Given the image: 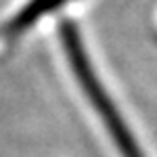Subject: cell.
Here are the masks:
<instances>
[{
  "instance_id": "2",
  "label": "cell",
  "mask_w": 157,
  "mask_h": 157,
  "mask_svg": "<svg viewBox=\"0 0 157 157\" xmlns=\"http://www.w3.org/2000/svg\"><path fill=\"white\" fill-rule=\"evenodd\" d=\"M63 2H67V0H29L9 23L0 27V50L11 48L13 42L21 34H25L40 17H44V15L52 13L55 9L63 6Z\"/></svg>"
},
{
  "instance_id": "1",
  "label": "cell",
  "mask_w": 157,
  "mask_h": 157,
  "mask_svg": "<svg viewBox=\"0 0 157 157\" xmlns=\"http://www.w3.org/2000/svg\"><path fill=\"white\" fill-rule=\"evenodd\" d=\"M61 42H63V48H65V55H67V63L71 67L75 80L80 82L88 103L98 113V117L103 121V126L107 128L113 145L117 147L120 155L121 157H145L140 147L134 140L132 130L128 128V124L121 117L120 109L115 107L113 98L107 94L103 82L98 80L97 71L92 69V65L88 61V55L84 50V44L80 40V32H78V27L73 23L61 25Z\"/></svg>"
}]
</instances>
